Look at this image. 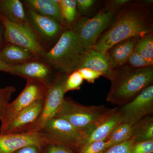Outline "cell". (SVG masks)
I'll return each mask as SVG.
<instances>
[{
    "instance_id": "obj_1",
    "label": "cell",
    "mask_w": 153,
    "mask_h": 153,
    "mask_svg": "<svg viewBox=\"0 0 153 153\" xmlns=\"http://www.w3.org/2000/svg\"><path fill=\"white\" fill-rule=\"evenodd\" d=\"M152 13L140 2L131 1L121 8L111 24L100 35L93 49L105 55L114 44L133 37L153 34Z\"/></svg>"
},
{
    "instance_id": "obj_2",
    "label": "cell",
    "mask_w": 153,
    "mask_h": 153,
    "mask_svg": "<svg viewBox=\"0 0 153 153\" xmlns=\"http://www.w3.org/2000/svg\"><path fill=\"white\" fill-rule=\"evenodd\" d=\"M107 102L118 107L131 101L153 81V66L134 68L126 64L114 69Z\"/></svg>"
},
{
    "instance_id": "obj_3",
    "label": "cell",
    "mask_w": 153,
    "mask_h": 153,
    "mask_svg": "<svg viewBox=\"0 0 153 153\" xmlns=\"http://www.w3.org/2000/svg\"><path fill=\"white\" fill-rule=\"evenodd\" d=\"M85 53L79 47L76 34L66 28L41 59L55 72L69 74L77 70Z\"/></svg>"
},
{
    "instance_id": "obj_4",
    "label": "cell",
    "mask_w": 153,
    "mask_h": 153,
    "mask_svg": "<svg viewBox=\"0 0 153 153\" xmlns=\"http://www.w3.org/2000/svg\"><path fill=\"white\" fill-rule=\"evenodd\" d=\"M109 109L103 105L85 106L65 97L55 117L66 120L89 136Z\"/></svg>"
},
{
    "instance_id": "obj_5",
    "label": "cell",
    "mask_w": 153,
    "mask_h": 153,
    "mask_svg": "<svg viewBox=\"0 0 153 153\" xmlns=\"http://www.w3.org/2000/svg\"><path fill=\"white\" fill-rule=\"evenodd\" d=\"M120 9H108L105 7L93 17H79L71 30L76 34L79 47L84 52L94 47Z\"/></svg>"
},
{
    "instance_id": "obj_6",
    "label": "cell",
    "mask_w": 153,
    "mask_h": 153,
    "mask_svg": "<svg viewBox=\"0 0 153 153\" xmlns=\"http://www.w3.org/2000/svg\"><path fill=\"white\" fill-rule=\"evenodd\" d=\"M39 132L50 144L63 146L74 153L85 145L88 137L85 132L59 117L48 121Z\"/></svg>"
},
{
    "instance_id": "obj_7",
    "label": "cell",
    "mask_w": 153,
    "mask_h": 153,
    "mask_svg": "<svg viewBox=\"0 0 153 153\" xmlns=\"http://www.w3.org/2000/svg\"><path fill=\"white\" fill-rule=\"evenodd\" d=\"M24 7L29 30L47 52L56 44L66 28L55 20Z\"/></svg>"
},
{
    "instance_id": "obj_8",
    "label": "cell",
    "mask_w": 153,
    "mask_h": 153,
    "mask_svg": "<svg viewBox=\"0 0 153 153\" xmlns=\"http://www.w3.org/2000/svg\"><path fill=\"white\" fill-rule=\"evenodd\" d=\"M26 86L19 96L10 102L4 109L0 118L1 122L0 134L2 133L9 125L20 112L39 100L45 98L47 87L41 82L27 79Z\"/></svg>"
},
{
    "instance_id": "obj_9",
    "label": "cell",
    "mask_w": 153,
    "mask_h": 153,
    "mask_svg": "<svg viewBox=\"0 0 153 153\" xmlns=\"http://www.w3.org/2000/svg\"><path fill=\"white\" fill-rule=\"evenodd\" d=\"M68 74L56 73L54 79L47 88L40 117L31 131H40L48 121L55 117L65 98L64 82Z\"/></svg>"
},
{
    "instance_id": "obj_10",
    "label": "cell",
    "mask_w": 153,
    "mask_h": 153,
    "mask_svg": "<svg viewBox=\"0 0 153 153\" xmlns=\"http://www.w3.org/2000/svg\"><path fill=\"white\" fill-rule=\"evenodd\" d=\"M4 27L6 43H10L29 49L36 57L42 58L47 52L27 27L10 22L0 15Z\"/></svg>"
},
{
    "instance_id": "obj_11",
    "label": "cell",
    "mask_w": 153,
    "mask_h": 153,
    "mask_svg": "<svg viewBox=\"0 0 153 153\" xmlns=\"http://www.w3.org/2000/svg\"><path fill=\"white\" fill-rule=\"evenodd\" d=\"M121 123L132 126L153 112V85L146 88L131 101L118 107Z\"/></svg>"
},
{
    "instance_id": "obj_12",
    "label": "cell",
    "mask_w": 153,
    "mask_h": 153,
    "mask_svg": "<svg viewBox=\"0 0 153 153\" xmlns=\"http://www.w3.org/2000/svg\"><path fill=\"white\" fill-rule=\"evenodd\" d=\"M10 74L27 79L41 82L48 87L57 72L39 57L29 60L23 64L11 66Z\"/></svg>"
},
{
    "instance_id": "obj_13",
    "label": "cell",
    "mask_w": 153,
    "mask_h": 153,
    "mask_svg": "<svg viewBox=\"0 0 153 153\" xmlns=\"http://www.w3.org/2000/svg\"><path fill=\"white\" fill-rule=\"evenodd\" d=\"M48 144H50L49 141L39 131L0 134V153H14L31 145L44 147Z\"/></svg>"
},
{
    "instance_id": "obj_14",
    "label": "cell",
    "mask_w": 153,
    "mask_h": 153,
    "mask_svg": "<svg viewBox=\"0 0 153 153\" xmlns=\"http://www.w3.org/2000/svg\"><path fill=\"white\" fill-rule=\"evenodd\" d=\"M44 98L37 100L22 111L1 134L31 131L40 117L44 107Z\"/></svg>"
},
{
    "instance_id": "obj_15",
    "label": "cell",
    "mask_w": 153,
    "mask_h": 153,
    "mask_svg": "<svg viewBox=\"0 0 153 153\" xmlns=\"http://www.w3.org/2000/svg\"><path fill=\"white\" fill-rule=\"evenodd\" d=\"M141 38L126 39L114 44L107 50L105 55L111 69L114 70L126 64L129 56Z\"/></svg>"
},
{
    "instance_id": "obj_16",
    "label": "cell",
    "mask_w": 153,
    "mask_h": 153,
    "mask_svg": "<svg viewBox=\"0 0 153 153\" xmlns=\"http://www.w3.org/2000/svg\"><path fill=\"white\" fill-rule=\"evenodd\" d=\"M121 123V117L118 107L110 108L103 118L89 135L83 146L94 141L106 140L114 129Z\"/></svg>"
},
{
    "instance_id": "obj_17",
    "label": "cell",
    "mask_w": 153,
    "mask_h": 153,
    "mask_svg": "<svg viewBox=\"0 0 153 153\" xmlns=\"http://www.w3.org/2000/svg\"><path fill=\"white\" fill-rule=\"evenodd\" d=\"M82 68H89L98 71L109 80L112 79L114 72V70L110 67L105 55L93 48L85 52L77 70Z\"/></svg>"
},
{
    "instance_id": "obj_18",
    "label": "cell",
    "mask_w": 153,
    "mask_h": 153,
    "mask_svg": "<svg viewBox=\"0 0 153 153\" xmlns=\"http://www.w3.org/2000/svg\"><path fill=\"white\" fill-rule=\"evenodd\" d=\"M22 1L25 7L42 16L55 20L67 28L56 0H25Z\"/></svg>"
},
{
    "instance_id": "obj_19",
    "label": "cell",
    "mask_w": 153,
    "mask_h": 153,
    "mask_svg": "<svg viewBox=\"0 0 153 153\" xmlns=\"http://www.w3.org/2000/svg\"><path fill=\"white\" fill-rule=\"evenodd\" d=\"M35 57L29 49L10 43H6L0 49V60L9 66L23 64Z\"/></svg>"
},
{
    "instance_id": "obj_20",
    "label": "cell",
    "mask_w": 153,
    "mask_h": 153,
    "mask_svg": "<svg viewBox=\"0 0 153 153\" xmlns=\"http://www.w3.org/2000/svg\"><path fill=\"white\" fill-rule=\"evenodd\" d=\"M0 15L28 29L25 7L19 0H0Z\"/></svg>"
},
{
    "instance_id": "obj_21",
    "label": "cell",
    "mask_w": 153,
    "mask_h": 153,
    "mask_svg": "<svg viewBox=\"0 0 153 153\" xmlns=\"http://www.w3.org/2000/svg\"><path fill=\"white\" fill-rule=\"evenodd\" d=\"M132 135L134 143L153 140V117L147 116L132 126Z\"/></svg>"
},
{
    "instance_id": "obj_22",
    "label": "cell",
    "mask_w": 153,
    "mask_h": 153,
    "mask_svg": "<svg viewBox=\"0 0 153 153\" xmlns=\"http://www.w3.org/2000/svg\"><path fill=\"white\" fill-rule=\"evenodd\" d=\"M67 28L71 30L79 19L76 0H56Z\"/></svg>"
},
{
    "instance_id": "obj_23",
    "label": "cell",
    "mask_w": 153,
    "mask_h": 153,
    "mask_svg": "<svg viewBox=\"0 0 153 153\" xmlns=\"http://www.w3.org/2000/svg\"><path fill=\"white\" fill-rule=\"evenodd\" d=\"M132 126L128 124L121 123L117 126L106 141L108 143V148L128 140L132 137Z\"/></svg>"
},
{
    "instance_id": "obj_24",
    "label": "cell",
    "mask_w": 153,
    "mask_h": 153,
    "mask_svg": "<svg viewBox=\"0 0 153 153\" xmlns=\"http://www.w3.org/2000/svg\"><path fill=\"white\" fill-rule=\"evenodd\" d=\"M134 51L153 63V35L149 34L141 37L137 43Z\"/></svg>"
},
{
    "instance_id": "obj_25",
    "label": "cell",
    "mask_w": 153,
    "mask_h": 153,
    "mask_svg": "<svg viewBox=\"0 0 153 153\" xmlns=\"http://www.w3.org/2000/svg\"><path fill=\"white\" fill-rule=\"evenodd\" d=\"M83 80L77 70L70 73L64 82V93L66 94L71 91L79 90Z\"/></svg>"
},
{
    "instance_id": "obj_26",
    "label": "cell",
    "mask_w": 153,
    "mask_h": 153,
    "mask_svg": "<svg viewBox=\"0 0 153 153\" xmlns=\"http://www.w3.org/2000/svg\"><path fill=\"white\" fill-rule=\"evenodd\" d=\"M108 148L106 140L97 141L82 147L77 153H102Z\"/></svg>"
},
{
    "instance_id": "obj_27",
    "label": "cell",
    "mask_w": 153,
    "mask_h": 153,
    "mask_svg": "<svg viewBox=\"0 0 153 153\" xmlns=\"http://www.w3.org/2000/svg\"><path fill=\"white\" fill-rule=\"evenodd\" d=\"M16 91V87L12 85L0 87V118L5 108L10 103L13 94Z\"/></svg>"
},
{
    "instance_id": "obj_28",
    "label": "cell",
    "mask_w": 153,
    "mask_h": 153,
    "mask_svg": "<svg viewBox=\"0 0 153 153\" xmlns=\"http://www.w3.org/2000/svg\"><path fill=\"white\" fill-rule=\"evenodd\" d=\"M126 64L134 68H143L153 66V63L142 57L134 50L129 56Z\"/></svg>"
},
{
    "instance_id": "obj_29",
    "label": "cell",
    "mask_w": 153,
    "mask_h": 153,
    "mask_svg": "<svg viewBox=\"0 0 153 153\" xmlns=\"http://www.w3.org/2000/svg\"><path fill=\"white\" fill-rule=\"evenodd\" d=\"M134 143L132 137L123 143L111 146L102 153H131L132 146Z\"/></svg>"
},
{
    "instance_id": "obj_30",
    "label": "cell",
    "mask_w": 153,
    "mask_h": 153,
    "mask_svg": "<svg viewBox=\"0 0 153 153\" xmlns=\"http://www.w3.org/2000/svg\"><path fill=\"white\" fill-rule=\"evenodd\" d=\"M131 153H153V140L134 143Z\"/></svg>"
},
{
    "instance_id": "obj_31",
    "label": "cell",
    "mask_w": 153,
    "mask_h": 153,
    "mask_svg": "<svg viewBox=\"0 0 153 153\" xmlns=\"http://www.w3.org/2000/svg\"><path fill=\"white\" fill-rule=\"evenodd\" d=\"M77 70L83 80H86L89 83H94L96 79L102 76L100 72L89 68H82Z\"/></svg>"
},
{
    "instance_id": "obj_32",
    "label": "cell",
    "mask_w": 153,
    "mask_h": 153,
    "mask_svg": "<svg viewBox=\"0 0 153 153\" xmlns=\"http://www.w3.org/2000/svg\"><path fill=\"white\" fill-rule=\"evenodd\" d=\"M96 1L94 0H76L78 17L79 15L86 13L90 11L95 5Z\"/></svg>"
},
{
    "instance_id": "obj_33",
    "label": "cell",
    "mask_w": 153,
    "mask_h": 153,
    "mask_svg": "<svg viewBox=\"0 0 153 153\" xmlns=\"http://www.w3.org/2000/svg\"><path fill=\"white\" fill-rule=\"evenodd\" d=\"M42 153H74L70 149L60 145L48 144L43 148Z\"/></svg>"
},
{
    "instance_id": "obj_34",
    "label": "cell",
    "mask_w": 153,
    "mask_h": 153,
    "mask_svg": "<svg viewBox=\"0 0 153 153\" xmlns=\"http://www.w3.org/2000/svg\"><path fill=\"white\" fill-rule=\"evenodd\" d=\"M130 1L129 0H112L108 1L105 7L108 9H119Z\"/></svg>"
},
{
    "instance_id": "obj_35",
    "label": "cell",
    "mask_w": 153,
    "mask_h": 153,
    "mask_svg": "<svg viewBox=\"0 0 153 153\" xmlns=\"http://www.w3.org/2000/svg\"><path fill=\"white\" fill-rule=\"evenodd\" d=\"M43 148L36 145H31L22 148L14 153H42Z\"/></svg>"
},
{
    "instance_id": "obj_36",
    "label": "cell",
    "mask_w": 153,
    "mask_h": 153,
    "mask_svg": "<svg viewBox=\"0 0 153 153\" xmlns=\"http://www.w3.org/2000/svg\"><path fill=\"white\" fill-rule=\"evenodd\" d=\"M6 42L4 38V27L0 19V49L2 48Z\"/></svg>"
},
{
    "instance_id": "obj_37",
    "label": "cell",
    "mask_w": 153,
    "mask_h": 153,
    "mask_svg": "<svg viewBox=\"0 0 153 153\" xmlns=\"http://www.w3.org/2000/svg\"><path fill=\"white\" fill-rule=\"evenodd\" d=\"M10 67L3 63L0 60V71L6 72L10 74Z\"/></svg>"
}]
</instances>
